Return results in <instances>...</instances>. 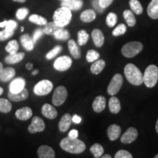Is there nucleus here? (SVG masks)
<instances>
[{
    "label": "nucleus",
    "instance_id": "f257e3e1",
    "mask_svg": "<svg viewBox=\"0 0 158 158\" xmlns=\"http://www.w3.org/2000/svg\"><path fill=\"white\" fill-rule=\"evenodd\" d=\"M60 147L63 150L71 154H81L86 149V145L82 141L69 136L61 141Z\"/></svg>",
    "mask_w": 158,
    "mask_h": 158
},
{
    "label": "nucleus",
    "instance_id": "f03ea898",
    "mask_svg": "<svg viewBox=\"0 0 158 158\" xmlns=\"http://www.w3.org/2000/svg\"><path fill=\"white\" fill-rule=\"evenodd\" d=\"M124 73L126 78L130 84L135 86H140L143 83V74L135 64H127L124 67Z\"/></svg>",
    "mask_w": 158,
    "mask_h": 158
},
{
    "label": "nucleus",
    "instance_id": "7ed1b4c3",
    "mask_svg": "<svg viewBox=\"0 0 158 158\" xmlns=\"http://www.w3.org/2000/svg\"><path fill=\"white\" fill-rule=\"evenodd\" d=\"M53 19H54V22L59 27L63 28L70 23L71 19H72V13L69 9L62 7L54 12Z\"/></svg>",
    "mask_w": 158,
    "mask_h": 158
},
{
    "label": "nucleus",
    "instance_id": "20e7f679",
    "mask_svg": "<svg viewBox=\"0 0 158 158\" xmlns=\"http://www.w3.org/2000/svg\"><path fill=\"white\" fill-rule=\"evenodd\" d=\"M143 83L149 88H152L158 81V68L156 65L148 66L143 75Z\"/></svg>",
    "mask_w": 158,
    "mask_h": 158
},
{
    "label": "nucleus",
    "instance_id": "39448f33",
    "mask_svg": "<svg viewBox=\"0 0 158 158\" xmlns=\"http://www.w3.org/2000/svg\"><path fill=\"white\" fill-rule=\"evenodd\" d=\"M143 44L140 42H130L123 45L122 48V54L127 58H133L143 50Z\"/></svg>",
    "mask_w": 158,
    "mask_h": 158
},
{
    "label": "nucleus",
    "instance_id": "423d86ee",
    "mask_svg": "<svg viewBox=\"0 0 158 158\" xmlns=\"http://www.w3.org/2000/svg\"><path fill=\"white\" fill-rule=\"evenodd\" d=\"M54 85L49 80H43L37 83L34 87V92L38 96H44L48 94L52 91Z\"/></svg>",
    "mask_w": 158,
    "mask_h": 158
},
{
    "label": "nucleus",
    "instance_id": "0eeeda50",
    "mask_svg": "<svg viewBox=\"0 0 158 158\" xmlns=\"http://www.w3.org/2000/svg\"><path fill=\"white\" fill-rule=\"evenodd\" d=\"M122 84H123V77L119 73L115 74L108 86V93L110 95H115L121 89Z\"/></svg>",
    "mask_w": 158,
    "mask_h": 158
},
{
    "label": "nucleus",
    "instance_id": "6e6552de",
    "mask_svg": "<svg viewBox=\"0 0 158 158\" xmlns=\"http://www.w3.org/2000/svg\"><path fill=\"white\" fill-rule=\"evenodd\" d=\"M68 98V91L63 86H59L54 90L52 97V102L55 106H60L66 101Z\"/></svg>",
    "mask_w": 158,
    "mask_h": 158
},
{
    "label": "nucleus",
    "instance_id": "1a4fd4ad",
    "mask_svg": "<svg viewBox=\"0 0 158 158\" xmlns=\"http://www.w3.org/2000/svg\"><path fill=\"white\" fill-rule=\"evenodd\" d=\"M72 59L68 56H62L57 58L54 63V68L56 70L63 71L68 70L72 66Z\"/></svg>",
    "mask_w": 158,
    "mask_h": 158
},
{
    "label": "nucleus",
    "instance_id": "9d476101",
    "mask_svg": "<svg viewBox=\"0 0 158 158\" xmlns=\"http://www.w3.org/2000/svg\"><path fill=\"white\" fill-rule=\"evenodd\" d=\"M45 128L43 120L39 116H35L31 120V123L28 127V131L30 133H36L43 132Z\"/></svg>",
    "mask_w": 158,
    "mask_h": 158
},
{
    "label": "nucleus",
    "instance_id": "9b49d317",
    "mask_svg": "<svg viewBox=\"0 0 158 158\" xmlns=\"http://www.w3.org/2000/svg\"><path fill=\"white\" fill-rule=\"evenodd\" d=\"M138 130L134 127H130L124 132V133L122 135L121 142L123 143L128 144L131 143L136 140L138 137Z\"/></svg>",
    "mask_w": 158,
    "mask_h": 158
},
{
    "label": "nucleus",
    "instance_id": "f8f14e48",
    "mask_svg": "<svg viewBox=\"0 0 158 158\" xmlns=\"http://www.w3.org/2000/svg\"><path fill=\"white\" fill-rule=\"evenodd\" d=\"M26 81L22 78H16L12 81L9 86L10 92L11 93H18L25 88Z\"/></svg>",
    "mask_w": 158,
    "mask_h": 158
},
{
    "label": "nucleus",
    "instance_id": "ddd939ff",
    "mask_svg": "<svg viewBox=\"0 0 158 158\" xmlns=\"http://www.w3.org/2000/svg\"><path fill=\"white\" fill-rule=\"evenodd\" d=\"M37 155L40 158H54L55 152L54 149L47 145H43L37 149Z\"/></svg>",
    "mask_w": 158,
    "mask_h": 158
},
{
    "label": "nucleus",
    "instance_id": "4468645a",
    "mask_svg": "<svg viewBox=\"0 0 158 158\" xmlns=\"http://www.w3.org/2000/svg\"><path fill=\"white\" fill-rule=\"evenodd\" d=\"M41 111H42L43 115L49 119H54L58 115L56 108H54V107H53L51 105L48 103L43 105Z\"/></svg>",
    "mask_w": 158,
    "mask_h": 158
},
{
    "label": "nucleus",
    "instance_id": "2eb2a0df",
    "mask_svg": "<svg viewBox=\"0 0 158 158\" xmlns=\"http://www.w3.org/2000/svg\"><path fill=\"white\" fill-rule=\"evenodd\" d=\"M8 98L10 100L13 102H20L23 101V100H27L29 97V92L27 89L24 88L21 92H18V93H11L10 92H8Z\"/></svg>",
    "mask_w": 158,
    "mask_h": 158
},
{
    "label": "nucleus",
    "instance_id": "dca6fc26",
    "mask_svg": "<svg viewBox=\"0 0 158 158\" xmlns=\"http://www.w3.org/2000/svg\"><path fill=\"white\" fill-rule=\"evenodd\" d=\"M82 0H68V1H63L61 6L64 7L70 10H78L82 7L83 6Z\"/></svg>",
    "mask_w": 158,
    "mask_h": 158
},
{
    "label": "nucleus",
    "instance_id": "f3484780",
    "mask_svg": "<svg viewBox=\"0 0 158 158\" xmlns=\"http://www.w3.org/2000/svg\"><path fill=\"white\" fill-rule=\"evenodd\" d=\"M106 106V100L103 96H98L92 102V108L97 113H100L105 109Z\"/></svg>",
    "mask_w": 158,
    "mask_h": 158
},
{
    "label": "nucleus",
    "instance_id": "a211bd4d",
    "mask_svg": "<svg viewBox=\"0 0 158 158\" xmlns=\"http://www.w3.org/2000/svg\"><path fill=\"white\" fill-rule=\"evenodd\" d=\"M121 127L117 124H111L107 130V135L110 141H116L121 135Z\"/></svg>",
    "mask_w": 158,
    "mask_h": 158
},
{
    "label": "nucleus",
    "instance_id": "6ab92c4d",
    "mask_svg": "<svg viewBox=\"0 0 158 158\" xmlns=\"http://www.w3.org/2000/svg\"><path fill=\"white\" fill-rule=\"evenodd\" d=\"M32 116V110L29 107H23L17 110L15 112V116L21 121H26L30 118Z\"/></svg>",
    "mask_w": 158,
    "mask_h": 158
},
{
    "label": "nucleus",
    "instance_id": "aec40b11",
    "mask_svg": "<svg viewBox=\"0 0 158 158\" xmlns=\"http://www.w3.org/2000/svg\"><path fill=\"white\" fill-rule=\"evenodd\" d=\"M92 37L93 40V42L94 45L98 48L102 47L104 44L105 37L103 33L101 30L98 29H95L92 31Z\"/></svg>",
    "mask_w": 158,
    "mask_h": 158
},
{
    "label": "nucleus",
    "instance_id": "412c9836",
    "mask_svg": "<svg viewBox=\"0 0 158 158\" xmlns=\"http://www.w3.org/2000/svg\"><path fill=\"white\" fill-rule=\"evenodd\" d=\"M71 123H72V116L69 114H65L62 116L59 122V130L62 133L66 132L70 127Z\"/></svg>",
    "mask_w": 158,
    "mask_h": 158
},
{
    "label": "nucleus",
    "instance_id": "4be33fe9",
    "mask_svg": "<svg viewBox=\"0 0 158 158\" xmlns=\"http://www.w3.org/2000/svg\"><path fill=\"white\" fill-rule=\"evenodd\" d=\"M15 70L13 68H3L0 73V81L2 82H7L14 78Z\"/></svg>",
    "mask_w": 158,
    "mask_h": 158
},
{
    "label": "nucleus",
    "instance_id": "5701e85b",
    "mask_svg": "<svg viewBox=\"0 0 158 158\" xmlns=\"http://www.w3.org/2000/svg\"><path fill=\"white\" fill-rule=\"evenodd\" d=\"M69 51H70V54L74 59H80L81 56V49L79 48L78 44L75 42L73 40H70L68 43Z\"/></svg>",
    "mask_w": 158,
    "mask_h": 158
},
{
    "label": "nucleus",
    "instance_id": "b1692460",
    "mask_svg": "<svg viewBox=\"0 0 158 158\" xmlns=\"http://www.w3.org/2000/svg\"><path fill=\"white\" fill-rule=\"evenodd\" d=\"M21 43L22 44L23 47L27 51H32L35 47V43L33 41L32 37L28 34H25L20 37Z\"/></svg>",
    "mask_w": 158,
    "mask_h": 158
},
{
    "label": "nucleus",
    "instance_id": "393cba45",
    "mask_svg": "<svg viewBox=\"0 0 158 158\" xmlns=\"http://www.w3.org/2000/svg\"><path fill=\"white\" fill-rule=\"evenodd\" d=\"M148 15L152 19H158V0H152L147 7Z\"/></svg>",
    "mask_w": 158,
    "mask_h": 158
},
{
    "label": "nucleus",
    "instance_id": "a878e982",
    "mask_svg": "<svg viewBox=\"0 0 158 158\" xmlns=\"http://www.w3.org/2000/svg\"><path fill=\"white\" fill-rule=\"evenodd\" d=\"M108 107L110 113L116 114L121 110V104L119 100L116 97H111L108 102Z\"/></svg>",
    "mask_w": 158,
    "mask_h": 158
},
{
    "label": "nucleus",
    "instance_id": "bb28decb",
    "mask_svg": "<svg viewBox=\"0 0 158 158\" xmlns=\"http://www.w3.org/2000/svg\"><path fill=\"white\" fill-rule=\"evenodd\" d=\"M105 67H106V62L103 59H98L93 62V64L91 65V72L93 74L98 75L101 73Z\"/></svg>",
    "mask_w": 158,
    "mask_h": 158
},
{
    "label": "nucleus",
    "instance_id": "cd10ccee",
    "mask_svg": "<svg viewBox=\"0 0 158 158\" xmlns=\"http://www.w3.org/2000/svg\"><path fill=\"white\" fill-rule=\"evenodd\" d=\"M25 56L24 53H15V54H9L8 56H6L5 59V62L7 64H15V63L20 62L23 60Z\"/></svg>",
    "mask_w": 158,
    "mask_h": 158
},
{
    "label": "nucleus",
    "instance_id": "c85d7f7f",
    "mask_svg": "<svg viewBox=\"0 0 158 158\" xmlns=\"http://www.w3.org/2000/svg\"><path fill=\"white\" fill-rule=\"evenodd\" d=\"M80 18L83 22L89 23L96 19V13L93 10H86L81 14Z\"/></svg>",
    "mask_w": 158,
    "mask_h": 158
},
{
    "label": "nucleus",
    "instance_id": "c756f323",
    "mask_svg": "<svg viewBox=\"0 0 158 158\" xmlns=\"http://www.w3.org/2000/svg\"><path fill=\"white\" fill-rule=\"evenodd\" d=\"M60 28H62V27H59L54 21H53V22L45 23L44 25V27H43V31L44 34L48 35H54V33L56 32L57 30H59Z\"/></svg>",
    "mask_w": 158,
    "mask_h": 158
},
{
    "label": "nucleus",
    "instance_id": "7c9ffc66",
    "mask_svg": "<svg viewBox=\"0 0 158 158\" xmlns=\"http://www.w3.org/2000/svg\"><path fill=\"white\" fill-rule=\"evenodd\" d=\"M123 16L129 27H132L135 25L136 19L133 12L129 10H126L124 11Z\"/></svg>",
    "mask_w": 158,
    "mask_h": 158
},
{
    "label": "nucleus",
    "instance_id": "2f4dec72",
    "mask_svg": "<svg viewBox=\"0 0 158 158\" xmlns=\"http://www.w3.org/2000/svg\"><path fill=\"white\" fill-rule=\"evenodd\" d=\"M129 5L132 11L135 13L136 15H141L143 13V7L138 0H130Z\"/></svg>",
    "mask_w": 158,
    "mask_h": 158
},
{
    "label": "nucleus",
    "instance_id": "473e14b6",
    "mask_svg": "<svg viewBox=\"0 0 158 158\" xmlns=\"http://www.w3.org/2000/svg\"><path fill=\"white\" fill-rule=\"evenodd\" d=\"M54 36L56 40H67L70 38V35L67 29L60 28L59 30H57L54 33Z\"/></svg>",
    "mask_w": 158,
    "mask_h": 158
},
{
    "label": "nucleus",
    "instance_id": "72a5a7b5",
    "mask_svg": "<svg viewBox=\"0 0 158 158\" xmlns=\"http://www.w3.org/2000/svg\"><path fill=\"white\" fill-rule=\"evenodd\" d=\"M90 152L94 155V157L99 158L101 157V156L103 155L104 149L100 144L94 143L91 147Z\"/></svg>",
    "mask_w": 158,
    "mask_h": 158
},
{
    "label": "nucleus",
    "instance_id": "f704fd0d",
    "mask_svg": "<svg viewBox=\"0 0 158 158\" xmlns=\"http://www.w3.org/2000/svg\"><path fill=\"white\" fill-rule=\"evenodd\" d=\"M19 45L15 40L10 41L5 47L6 51L8 52L10 54H15V53H17L18 51H19Z\"/></svg>",
    "mask_w": 158,
    "mask_h": 158
},
{
    "label": "nucleus",
    "instance_id": "c9c22d12",
    "mask_svg": "<svg viewBox=\"0 0 158 158\" xmlns=\"http://www.w3.org/2000/svg\"><path fill=\"white\" fill-rule=\"evenodd\" d=\"M12 109V104L9 100L4 98H0V112L9 113Z\"/></svg>",
    "mask_w": 158,
    "mask_h": 158
},
{
    "label": "nucleus",
    "instance_id": "e433bc0d",
    "mask_svg": "<svg viewBox=\"0 0 158 158\" xmlns=\"http://www.w3.org/2000/svg\"><path fill=\"white\" fill-rule=\"evenodd\" d=\"M29 20L31 23H34L39 26H44L45 23H47V20L44 17L36 14L31 15L29 18Z\"/></svg>",
    "mask_w": 158,
    "mask_h": 158
},
{
    "label": "nucleus",
    "instance_id": "4c0bfd02",
    "mask_svg": "<svg viewBox=\"0 0 158 158\" xmlns=\"http://www.w3.org/2000/svg\"><path fill=\"white\" fill-rule=\"evenodd\" d=\"M89 35L85 30H80L78 32V44L84 45L88 42Z\"/></svg>",
    "mask_w": 158,
    "mask_h": 158
},
{
    "label": "nucleus",
    "instance_id": "58836bf2",
    "mask_svg": "<svg viewBox=\"0 0 158 158\" xmlns=\"http://www.w3.org/2000/svg\"><path fill=\"white\" fill-rule=\"evenodd\" d=\"M100 55L98 52V51L91 49V50H89L87 51V54H86V61H87L88 62H94V61L99 59V58H100Z\"/></svg>",
    "mask_w": 158,
    "mask_h": 158
},
{
    "label": "nucleus",
    "instance_id": "ea45409f",
    "mask_svg": "<svg viewBox=\"0 0 158 158\" xmlns=\"http://www.w3.org/2000/svg\"><path fill=\"white\" fill-rule=\"evenodd\" d=\"M17 26L18 23L13 20L4 21L3 22H0V27H5V29H8V30H14Z\"/></svg>",
    "mask_w": 158,
    "mask_h": 158
},
{
    "label": "nucleus",
    "instance_id": "a19ab883",
    "mask_svg": "<svg viewBox=\"0 0 158 158\" xmlns=\"http://www.w3.org/2000/svg\"><path fill=\"white\" fill-rule=\"evenodd\" d=\"M126 31H127L126 26L123 24V23H120L114 29V31H112V35L115 37H118L120 36V35H124L126 32Z\"/></svg>",
    "mask_w": 158,
    "mask_h": 158
},
{
    "label": "nucleus",
    "instance_id": "79ce46f5",
    "mask_svg": "<svg viewBox=\"0 0 158 158\" xmlns=\"http://www.w3.org/2000/svg\"><path fill=\"white\" fill-rule=\"evenodd\" d=\"M117 22V15L114 13H109L106 17V23L109 27H113Z\"/></svg>",
    "mask_w": 158,
    "mask_h": 158
},
{
    "label": "nucleus",
    "instance_id": "37998d69",
    "mask_svg": "<svg viewBox=\"0 0 158 158\" xmlns=\"http://www.w3.org/2000/svg\"><path fill=\"white\" fill-rule=\"evenodd\" d=\"M13 35H14V30H8L5 29L2 31H0V41H5L10 38Z\"/></svg>",
    "mask_w": 158,
    "mask_h": 158
},
{
    "label": "nucleus",
    "instance_id": "c03bdc74",
    "mask_svg": "<svg viewBox=\"0 0 158 158\" xmlns=\"http://www.w3.org/2000/svg\"><path fill=\"white\" fill-rule=\"evenodd\" d=\"M62 46H60V45H56V47H54L52 50H51L48 54H46V59H52L53 58H54L56 55H58L59 53L62 51Z\"/></svg>",
    "mask_w": 158,
    "mask_h": 158
},
{
    "label": "nucleus",
    "instance_id": "a18cd8bd",
    "mask_svg": "<svg viewBox=\"0 0 158 158\" xmlns=\"http://www.w3.org/2000/svg\"><path fill=\"white\" fill-rule=\"evenodd\" d=\"M29 13V10L26 7H22V8H19L16 11V18L19 20H23L27 17V15Z\"/></svg>",
    "mask_w": 158,
    "mask_h": 158
},
{
    "label": "nucleus",
    "instance_id": "49530a36",
    "mask_svg": "<svg viewBox=\"0 0 158 158\" xmlns=\"http://www.w3.org/2000/svg\"><path fill=\"white\" fill-rule=\"evenodd\" d=\"M115 158H133V155L126 150H119L115 154Z\"/></svg>",
    "mask_w": 158,
    "mask_h": 158
},
{
    "label": "nucleus",
    "instance_id": "de8ad7c7",
    "mask_svg": "<svg viewBox=\"0 0 158 158\" xmlns=\"http://www.w3.org/2000/svg\"><path fill=\"white\" fill-rule=\"evenodd\" d=\"M43 34H44V33H43V29H37L35 31L34 34H33V37H32V40L33 41H34L35 44L37 42V40H38L43 36Z\"/></svg>",
    "mask_w": 158,
    "mask_h": 158
},
{
    "label": "nucleus",
    "instance_id": "09e8293b",
    "mask_svg": "<svg viewBox=\"0 0 158 158\" xmlns=\"http://www.w3.org/2000/svg\"><path fill=\"white\" fill-rule=\"evenodd\" d=\"M113 2L114 0H99V5L102 8L106 9V7H109Z\"/></svg>",
    "mask_w": 158,
    "mask_h": 158
},
{
    "label": "nucleus",
    "instance_id": "8fccbe9b",
    "mask_svg": "<svg viewBox=\"0 0 158 158\" xmlns=\"http://www.w3.org/2000/svg\"><path fill=\"white\" fill-rule=\"evenodd\" d=\"M92 6H93L94 8L98 12V13H103L105 9L102 8V7L100 6V5H99V0H92Z\"/></svg>",
    "mask_w": 158,
    "mask_h": 158
},
{
    "label": "nucleus",
    "instance_id": "3c124183",
    "mask_svg": "<svg viewBox=\"0 0 158 158\" xmlns=\"http://www.w3.org/2000/svg\"><path fill=\"white\" fill-rule=\"evenodd\" d=\"M68 136L70 138H78V131L77 130H72L68 134Z\"/></svg>",
    "mask_w": 158,
    "mask_h": 158
},
{
    "label": "nucleus",
    "instance_id": "603ef678",
    "mask_svg": "<svg viewBox=\"0 0 158 158\" xmlns=\"http://www.w3.org/2000/svg\"><path fill=\"white\" fill-rule=\"evenodd\" d=\"M72 122H73L76 124H79L81 122V116L78 115H74L72 117Z\"/></svg>",
    "mask_w": 158,
    "mask_h": 158
},
{
    "label": "nucleus",
    "instance_id": "864d4df0",
    "mask_svg": "<svg viewBox=\"0 0 158 158\" xmlns=\"http://www.w3.org/2000/svg\"><path fill=\"white\" fill-rule=\"evenodd\" d=\"M26 68H27L28 70H31L33 68V64H31V63H27V64H26Z\"/></svg>",
    "mask_w": 158,
    "mask_h": 158
},
{
    "label": "nucleus",
    "instance_id": "5fc2aeb1",
    "mask_svg": "<svg viewBox=\"0 0 158 158\" xmlns=\"http://www.w3.org/2000/svg\"><path fill=\"white\" fill-rule=\"evenodd\" d=\"M102 158H111V155H105L101 156Z\"/></svg>",
    "mask_w": 158,
    "mask_h": 158
},
{
    "label": "nucleus",
    "instance_id": "6e6d98bb",
    "mask_svg": "<svg viewBox=\"0 0 158 158\" xmlns=\"http://www.w3.org/2000/svg\"><path fill=\"white\" fill-rule=\"evenodd\" d=\"M13 2H20V3H23L25 2L26 0H13Z\"/></svg>",
    "mask_w": 158,
    "mask_h": 158
},
{
    "label": "nucleus",
    "instance_id": "4d7b16f0",
    "mask_svg": "<svg viewBox=\"0 0 158 158\" xmlns=\"http://www.w3.org/2000/svg\"><path fill=\"white\" fill-rule=\"evenodd\" d=\"M37 73H38V70H36L33 71V72H32V73H31V74H32V76H35V75H37Z\"/></svg>",
    "mask_w": 158,
    "mask_h": 158
},
{
    "label": "nucleus",
    "instance_id": "13d9d810",
    "mask_svg": "<svg viewBox=\"0 0 158 158\" xmlns=\"http://www.w3.org/2000/svg\"><path fill=\"white\" fill-rule=\"evenodd\" d=\"M156 130H157V133H158V119H157V122H156Z\"/></svg>",
    "mask_w": 158,
    "mask_h": 158
},
{
    "label": "nucleus",
    "instance_id": "bf43d9fd",
    "mask_svg": "<svg viewBox=\"0 0 158 158\" xmlns=\"http://www.w3.org/2000/svg\"><path fill=\"white\" fill-rule=\"evenodd\" d=\"M2 69H3V64L0 62V73H1V71L2 70Z\"/></svg>",
    "mask_w": 158,
    "mask_h": 158
},
{
    "label": "nucleus",
    "instance_id": "052dcab7",
    "mask_svg": "<svg viewBox=\"0 0 158 158\" xmlns=\"http://www.w3.org/2000/svg\"><path fill=\"white\" fill-rule=\"evenodd\" d=\"M3 89L2 87H0V95H2V94L3 93Z\"/></svg>",
    "mask_w": 158,
    "mask_h": 158
},
{
    "label": "nucleus",
    "instance_id": "680f3d73",
    "mask_svg": "<svg viewBox=\"0 0 158 158\" xmlns=\"http://www.w3.org/2000/svg\"><path fill=\"white\" fill-rule=\"evenodd\" d=\"M21 31H23V30H24V28H23V27H21Z\"/></svg>",
    "mask_w": 158,
    "mask_h": 158
},
{
    "label": "nucleus",
    "instance_id": "e2e57ef3",
    "mask_svg": "<svg viewBox=\"0 0 158 158\" xmlns=\"http://www.w3.org/2000/svg\"><path fill=\"white\" fill-rule=\"evenodd\" d=\"M155 157V158H158V155H156Z\"/></svg>",
    "mask_w": 158,
    "mask_h": 158
},
{
    "label": "nucleus",
    "instance_id": "0e129e2a",
    "mask_svg": "<svg viewBox=\"0 0 158 158\" xmlns=\"http://www.w3.org/2000/svg\"><path fill=\"white\" fill-rule=\"evenodd\" d=\"M60 1H62L63 2V1H68V0H60Z\"/></svg>",
    "mask_w": 158,
    "mask_h": 158
}]
</instances>
